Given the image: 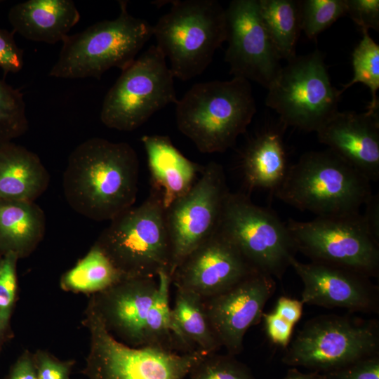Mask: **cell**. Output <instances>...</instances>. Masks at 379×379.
Here are the masks:
<instances>
[{
	"mask_svg": "<svg viewBox=\"0 0 379 379\" xmlns=\"http://www.w3.org/2000/svg\"><path fill=\"white\" fill-rule=\"evenodd\" d=\"M138 178V157L128 143L92 138L69 156L62 179L64 196L80 215L110 221L134 205Z\"/></svg>",
	"mask_w": 379,
	"mask_h": 379,
	"instance_id": "cell-1",
	"label": "cell"
},
{
	"mask_svg": "<svg viewBox=\"0 0 379 379\" xmlns=\"http://www.w3.org/2000/svg\"><path fill=\"white\" fill-rule=\"evenodd\" d=\"M175 105L178 130L207 154L232 147L256 113L251 83L239 77L197 83Z\"/></svg>",
	"mask_w": 379,
	"mask_h": 379,
	"instance_id": "cell-2",
	"label": "cell"
},
{
	"mask_svg": "<svg viewBox=\"0 0 379 379\" xmlns=\"http://www.w3.org/2000/svg\"><path fill=\"white\" fill-rule=\"evenodd\" d=\"M275 197L317 217L360 213L373 194L371 181L329 149L303 154L290 165Z\"/></svg>",
	"mask_w": 379,
	"mask_h": 379,
	"instance_id": "cell-3",
	"label": "cell"
},
{
	"mask_svg": "<svg viewBox=\"0 0 379 379\" xmlns=\"http://www.w3.org/2000/svg\"><path fill=\"white\" fill-rule=\"evenodd\" d=\"M119 4L117 18L97 22L63 39L50 77L100 79L109 69L123 70L135 60L152 36V25L130 14L126 1H119Z\"/></svg>",
	"mask_w": 379,
	"mask_h": 379,
	"instance_id": "cell-4",
	"label": "cell"
},
{
	"mask_svg": "<svg viewBox=\"0 0 379 379\" xmlns=\"http://www.w3.org/2000/svg\"><path fill=\"white\" fill-rule=\"evenodd\" d=\"M126 278L171 275V245L160 193L151 190L139 206L114 219L95 242Z\"/></svg>",
	"mask_w": 379,
	"mask_h": 379,
	"instance_id": "cell-5",
	"label": "cell"
},
{
	"mask_svg": "<svg viewBox=\"0 0 379 379\" xmlns=\"http://www.w3.org/2000/svg\"><path fill=\"white\" fill-rule=\"evenodd\" d=\"M152 25L156 46L170 62L174 78L202 74L226 41L225 9L215 0H176Z\"/></svg>",
	"mask_w": 379,
	"mask_h": 379,
	"instance_id": "cell-6",
	"label": "cell"
},
{
	"mask_svg": "<svg viewBox=\"0 0 379 379\" xmlns=\"http://www.w3.org/2000/svg\"><path fill=\"white\" fill-rule=\"evenodd\" d=\"M83 325L90 336L82 371L86 379H185L207 354L178 352L157 346L132 347L114 338L87 305Z\"/></svg>",
	"mask_w": 379,
	"mask_h": 379,
	"instance_id": "cell-7",
	"label": "cell"
},
{
	"mask_svg": "<svg viewBox=\"0 0 379 379\" xmlns=\"http://www.w3.org/2000/svg\"><path fill=\"white\" fill-rule=\"evenodd\" d=\"M379 354L375 320L326 314L308 320L286 348L282 362L324 373Z\"/></svg>",
	"mask_w": 379,
	"mask_h": 379,
	"instance_id": "cell-8",
	"label": "cell"
},
{
	"mask_svg": "<svg viewBox=\"0 0 379 379\" xmlns=\"http://www.w3.org/2000/svg\"><path fill=\"white\" fill-rule=\"evenodd\" d=\"M267 90L266 105L279 114L285 128L317 133L338 111L339 90L318 50L288 61Z\"/></svg>",
	"mask_w": 379,
	"mask_h": 379,
	"instance_id": "cell-9",
	"label": "cell"
},
{
	"mask_svg": "<svg viewBox=\"0 0 379 379\" xmlns=\"http://www.w3.org/2000/svg\"><path fill=\"white\" fill-rule=\"evenodd\" d=\"M257 271L281 279L298 251L286 224L245 192L228 193L218 228Z\"/></svg>",
	"mask_w": 379,
	"mask_h": 379,
	"instance_id": "cell-10",
	"label": "cell"
},
{
	"mask_svg": "<svg viewBox=\"0 0 379 379\" xmlns=\"http://www.w3.org/2000/svg\"><path fill=\"white\" fill-rule=\"evenodd\" d=\"M166 60L153 44L121 70L102 102L100 117L104 125L132 131L157 111L177 103L174 77Z\"/></svg>",
	"mask_w": 379,
	"mask_h": 379,
	"instance_id": "cell-11",
	"label": "cell"
},
{
	"mask_svg": "<svg viewBox=\"0 0 379 379\" xmlns=\"http://www.w3.org/2000/svg\"><path fill=\"white\" fill-rule=\"evenodd\" d=\"M298 251L311 262L351 270L368 277L379 274V241L361 213L317 217L286 223Z\"/></svg>",
	"mask_w": 379,
	"mask_h": 379,
	"instance_id": "cell-12",
	"label": "cell"
},
{
	"mask_svg": "<svg viewBox=\"0 0 379 379\" xmlns=\"http://www.w3.org/2000/svg\"><path fill=\"white\" fill-rule=\"evenodd\" d=\"M229 192L222 166L211 161L204 166L192 188L165 209L171 245V274L217 232Z\"/></svg>",
	"mask_w": 379,
	"mask_h": 379,
	"instance_id": "cell-13",
	"label": "cell"
},
{
	"mask_svg": "<svg viewBox=\"0 0 379 379\" xmlns=\"http://www.w3.org/2000/svg\"><path fill=\"white\" fill-rule=\"evenodd\" d=\"M225 15L230 73L267 89L282 67L281 59L262 22L258 0L232 1Z\"/></svg>",
	"mask_w": 379,
	"mask_h": 379,
	"instance_id": "cell-14",
	"label": "cell"
},
{
	"mask_svg": "<svg viewBox=\"0 0 379 379\" xmlns=\"http://www.w3.org/2000/svg\"><path fill=\"white\" fill-rule=\"evenodd\" d=\"M275 290L272 277L255 272L225 292L203 299L211 330L227 354L241 352L246 333L261 321L264 307Z\"/></svg>",
	"mask_w": 379,
	"mask_h": 379,
	"instance_id": "cell-15",
	"label": "cell"
},
{
	"mask_svg": "<svg viewBox=\"0 0 379 379\" xmlns=\"http://www.w3.org/2000/svg\"><path fill=\"white\" fill-rule=\"evenodd\" d=\"M255 272H260L217 230L185 257L171 277L175 288L206 299L225 292Z\"/></svg>",
	"mask_w": 379,
	"mask_h": 379,
	"instance_id": "cell-16",
	"label": "cell"
},
{
	"mask_svg": "<svg viewBox=\"0 0 379 379\" xmlns=\"http://www.w3.org/2000/svg\"><path fill=\"white\" fill-rule=\"evenodd\" d=\"M158 287L157 277L124 278L90 295L87 305L117 340L132 347H144L146 319Z\"/></svg>",
	"mask_w": 379,
	"mask_h": 379,
	"instance_id": "cell-17",
	"label": "cell"
},
{
	"mask_svg": "<svg viewBox=\"0 0 379 379\" xmlns=\"http://www.w3.org/2000/svg\"><path fill=\"white\" fill-rule=\"evenodd\" d=\"M291 267L300 278L303 304L371 313L379 309V290L370 277L337 266L294 258Z\"/></svg>",
	"mask_w": 379,
	"mask_h": 379,
	"instance_id": "cell-18",
	"label": "cell"
},
{
	"mask_svg": "<svg viewBox=\"0 0 379 379\" xmlns=\"http://www.w3.org/2000/svg\"><path fill=\"white\" fill-rule=\"evenodd\" d=\"M328 146L371 182L379 178V117L378 110L357 113L336 112L317 131Z\"/></svg>",
	"mask_w": 379,
	"mask_h": 379,
	"instance_id": "cell-19",
	"label": "cell"
},
{
	"mask_svg": "<svg viewBox=\"0 0 379 379\" xmlns=\"http://www.w3.org/2000/svg\"><path fill=\"white\" fill-rule=\"evenodd\" d=\"M152 189L158 191L165 209L194 185L204 166L193 162L175 147L167 135H144Z\"/></svg>",
	"mask_w": 379,
	"mask_h": 379,
	"instance_id": "cell-20",
	"label": "cell"
},
{
	"mask_svg": "<svg viewBox=\"0 0 379 379\" xmlns=\"http://www.w3.org/2000/svg\"><path fill=\"white\" fill-rule=\"evenodd\" d=\"M284 126H268L252 137L240 156V168L246 190H270L283 182L290 165L283 140Z\"/></svg>",
	"mask_w": 379,
	"mask_h": 379,
	"instance_id": "cell-21",
	"label": "cell"
},
{
	"mask_svg": "<svg viewBox=\"0 0 379 379\" xmlns=\"http://www.w3.org/2000/svg\"><path fill=\"white\" fill-rule=\"evenodd\" d=\"M13 32L37 42L62 41L80 20L72 0H28L11 8L8 13Z\"/></svg>",
	"mask_w": 379,
	"mask_h": 379,
	"instance_id": "cell-22",
	"label": "cell"
},
{
	"mask_svg": "<svg viewBox=\"0 0 379 379\" xmlns=\"http://www.w3.org/2000/svg\"><path fill=\"white\" fill-rule=\"evenodd\" d=\"M49 182L37 154L12 142L0 145V200L34 201Z\"/></svg>",
	"mask_w": 379,
	"mask_h": 379,
	"instance_id": "cell-23",
	"label": "cell"
},
{
	"mask_svg": "<svg viewBox=\"0 0 379 379\" xmlns=\"http://www.w3.org/2000/svg\"><path fill=\"white\" fill-rule=\"evenodd\" d=\"M46 230L43 210L34 201L0 200V255L29 256Z\"/></svg>",
	"mask_w": 379,
	"mask_h": 379,
	"instance_id": "cell-24",
	"label": "cell"
},
{
	"mask_svg": "<svg viewBox=\"0 0 379 379\" xmlns=\"http://www.w3.org/2000/svg\"><path fill=\"white\" fill-rule=\"evenodd\" d=\"M172 311V335L180 352L200 350L207 354L217 352L221 346L206 317L203 299L198 295L175 288Z\"/></svg>",
	"mask_w": 379,
	"mask_h": 379,
	"instance_id": "cell-25",
	"label": "cell"
},
{
	"mask_svg": "<svg viewBox=\"0 0 379 379\" xmlns=\"http://www.w3.org/2000/svg\"><path fill=\"white\" fill-rule=\"evenodd\" d=\"M126 278L95 244L60 280L67 292L92 295L102 292Z\"/></svg>",
	"mask_w": 379,
	"mask_h": 379,
	"instance_id": "cell-26",
	"label": "cell"
},
{
	"mask_svg": "<svg viewBox=\"0 0 379 379\" xmlns=\"http://www.w3.org/2000/svg\"><path fill=\"white\" fill-rule=\"evenodd\" d=\"M262 22L281 60L296 56L300 27L299 0H258Z\"/></svg>",
	"mask_w": 379,
	"mask_h": 379,
	"instance_id": "cell-27",
	"label": "cell"
},
{
	"mask_svg": "<svg viewBox=\"0 0 379 379\" xmlns=\"http://www.w3.org/2000/svg\"><path fill=\"white\" fill-rule=\"evenodd\" d=\"M159 287L145 323V346H157L178 352L172 335V311L170 305V274H158Z\"/></svg>",
	"mask_w": 379,
	"mask_h": 379,
	"instance_id": "cell-28",
	"label": "cell"
},
{
	"mask_svg": "<svg viewBox=\"0 0 379 379\" xmlns=\"http://www.w3.org/2000/svg\"><path fill=\"white\" fill-rule=\"evenodd\" d=\"M362 38L352 53L353 77L339 90L340 95L357 83L366 86L371 94L367 110H378L377 91L379 88V46L370 36L368 30L363 29Z\"/></svg>",
	"mask_w": 379,
	"mask_h": 379,
	"instance_id": "cell-29",
	"label": "cell"
},
{
	"mask_svg": "<svg viewBox=\"0 0 379 379\" xmlns=\"http://www.w3.org/2000/svg\"><path fill=\"white\" fill-rule=\"evenodd\" d=\"M27 128L22 93L0 79V145L21 136Z\"/></svg>",
	"mask_w": 379,
	"mask_h": 379,
	"instance_id": "cell-30",
	"label": "cell"
},
{
	"mask_svg": "<svg viewBox=\"0 0 379 379\" xmlns=\"http://www.w3.org/2000/svg\"><path fill=\"white\" fill-rule=\"evenodd\" d=\"M300 27L309 39L346 15V0H299Z\"/></svg>",
	"mask_w": 379,
	"mask_h": 379,
	"instance_id": "cell-31",
	"label": "cell"
},
{
	"mask_svg": "<svg viewBox=\"0 0 379 379\" xmlns=\"http://www.w3.org/2000/svg\"><path fill=\"white\" fill-rule=\"evenodd\" d=\"M14 253L3 256L0 266V351L13 337L11 320L18 298L17 263Z\"/></svg>",
	"mask_w": 379,
	"mask_h": 379,
	"instance_id": "cell-32",
	"label": "cell"
},
{
	"mask_svg": "<svg viewBox=\"0 0 379 379\" xmlns=\"http://www.w3.org/2000/svg\"><path fill=\"white\" fill-rule=\"evenodd\" d=\"M235 356L215 353L206 355L185 379H255L251 371Z\"/></svg>",
	"mask_w": 379,
	"mask_h": 379,
	"instance_id": "cell-33",
	"label": "cell"
},
{
	"mask_svg": "<svg viewBox=\"0 0 379 379\" xmlns=\"http://www.w3.org/2000/svg\"><path fill=\"white\" fill-rule=\"evenodd\" d=\"M318 379H379V354L335 370L318 373Z\"/></svg>",
	"mask_w": 379,
	"mask_h": 379,
	"instance_id": "cell-34",
	"label": "cell"
},
{
	"mask_svg": "<svg viewBox=\"0 0 379 379\" xmlns=\"http://www.w3.org/2000/svg\"><path fill=\"white\" fill-rule=\"evenodd\" d=\"M38 379H71L73 360H60L49 352L38 350L34 353Z\"/></svg>",
	"mask_w": 379,
	"mask_h": 379,
	"instance_id": "cell-35",
	"label": "cell"
},
{
	"mask_svg": "<svg viewBox=\"0 0 379 379\" xmlns=\"http://www.w3.org/2000/svg\"><path fill=\"white\" fill-rule=\"evenodd\" d=\"M346 15L361 29L379 30L378 0H346Z\"/></svg>",
	"mask_w": 379,
	"mask_h": 379,
	"instance_id": "cell-36",
	"label": "cell"
},
{
	"mask_svg": "<svg viewBox=\"0 0 379 379\" xmlns=\"http://www.w3.org/2000/svg\"><path fill=\"white\" fill-rule=\"evenodd\" d=\"M23 65V51L16 44L13 32L0 28V68L6 74L15 73Z\"/></svg>",
	"mask_w": 379,
	"mask_h": 379,
	"instance_id": "cell-37",
	"label": "cell"
},
{
	"mask_svg": "<svg viewBox=\"0 0 379 379\" xmlns=\"http://www.w3.org/2000/svg\"><path fill=\"white\" fill-rule=\"evenodd\" d=\"M266 333L270 340L286 349L289 345L294 325L280 317L274 312L262 314Z\"/></svg>",
	"mask_w": 379,
	"mask_h": 379,
	"instance_id": "cell-38",
	"label": "cell"
},
{
	"mask_svg": "<svg viewBox=\"0 0 379 379\" xmlns=\"http://www.w3.org/2000/svg\"><path fill=\"white\" fill-rule=\"evenodd\" d=\"M5 379H38L34 353L25 350L13 364Z\"/></svg>",
	"mask_w": 379,
	"mask_h": 379,
	"instance_id": "cell-39",
	"label": "cell"
},
{
	"mask_svg": "<svg viewBox=\"0 0 379 379\" xmlns=\"http://www.w3.org/2000/svg\"><path fill=\"white\" fill-rule=\"evenodd\" d=\"M303 305L300 300L281 296L278 299L274 312L282 319L295 325L301 318Z\"/></svg>",
	"mask_w": 379,
	"mask_h": 379,
	"instance_id": "cell-40",
	"label": "cell"
},
{
	"mask_svg": "<svg viewBox=\"0 0 379 379\" xmlns=\"http://www.w3.org/2000/svg\"><path fill=\"white\" fill-rule=\"evenodd\" d=\"M363 219L375 239L379 241V199L378 194H372L367 202Z\"/></svg>",
	"mask_w": 379,
	"mask_h": 379,
	"instance_id": "cell-41",
	"label": "cell"
},
{
	"mask_svg": "<svg viewBox=\"0 0 379 379\" xmlns=\"http://www.w3.org/2000/svg\"><path fill=\"white\" fill-rule=\"evenodd\" d=\"M281 379H318V373H302L297 368L289 369L286 375Z\"/></svg>",
	"mask_w": 379,
	"mask_h": 379,
	"instance_id": "cell-42",
	"label": "cell"
},
{
	"mask_svg": "<svg viewBox=\"0 0 379 379\" xmlns=\"http://www.w3.org/2000/svg\"><path fill=\"white\" fill-rule=\"evenodd\" d=\"M2 258H3V256H1V255H0V266H1V264Z\"/></svg>",
	"mask_w": 379,
	"mask_h": 379,
	"instance_id": "cell-43",
	"label": "cell"
},
{
	"mask_svg": "<svg viewBox=\"0 0 379 379\" xmlns=\"http://www.w3.org/2000/svg\"><path fill=\"white\" fill-rule=\"evenodd\" d=\"M0 2H1V1H0Z\"/></svg>",
	"mask_w": 379,
	"mask_h": 379,
	"instance_id": "cell-44",
	"label": "cell"
}]
</instances>
